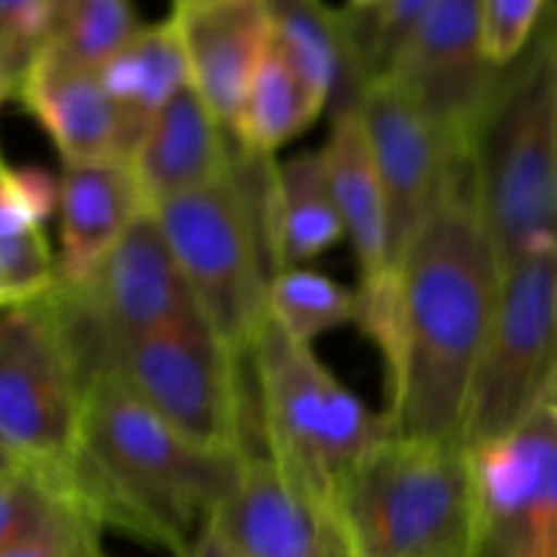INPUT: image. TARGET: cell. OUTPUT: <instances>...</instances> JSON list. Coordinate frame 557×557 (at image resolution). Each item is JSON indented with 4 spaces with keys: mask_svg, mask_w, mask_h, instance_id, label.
Segmentation results:
<instances>
[{
    "mask_svg": "<svg viewBox=\"0 0 557 557\" xmlns=\"http://www.w3.org/2000/svg\"><path fill=\"white\" fill-rule=\"evenodd\" d=\"M395 270L400 319L395 359L386 364L392 435L462 444L504 277L473 199L471 169L430 212Z\"/></svg>",
    "mask_w": 557,
    "mask_h": 557,
    "instance_id": "obj_1",
    "label": "cell"
},
{
    "mask_svg": "<svg viewBox=\"0 0 557 557\" xmlns=\"http://www.w3.org/2000/svg\"><path fill=\"white\" fill-rule=\"evenodd\" d=\"M245 457L180 435L114 375L85 386L82 441L58 495L147 544L185 557L232 495Z\"/></svg>",
    "mask_w": 557,
    "mask_h": 557,
    "instance_id": "obj_2",
    "label": "cell"
},
{
    "mask_svg": "<svg viewBox=\"0 0 557 557\" xmlns=\"http://www.w3.org/2000/svg\"><path fill=\"white\" fill-rule=\"evenodd\" d=\"M473 199L500 270L557 256V3L500 71L471 150Z\"/></svg>",
    "mask_w": 557,
    "mask_h": 557,
    "instance_id": "obj_3",
    "label": "cell"
},
{
    "mask_svg": "<svg viewBox=\"0 0 557 557\" xmlns=\"http://www.w3.org/2000/svg\"><path fill=\"white\" fill-rule=\"evenodd\" d=\"M332 515L351 557H473L471 449L389 435L343 476Z\"/></svg>",
    "mask_w": 557,
    "mask_h": 557,
    "instance_id": "obj_4",
    "label": "cell"
},
{
    "mask_svg": "<svg viewBox=\"0 0 557 557\" xmlns=\"http://www.w3.org/2000/svg\"><path fill=\"white\" fill-rule=\"evenodd\" d=\"M272 158L239 150L221 183L150 207L201 319L237 357H248L270 315L272 261L261 228V194Z\"/></svg>",
    "mask_w": 557,
    "mask_h": 557,
    "instance_id": "obj_5",
    "label": "cell"
},
{
    "mask_svg": "<svg viewBox=\"0 0 557 557\" xmlns=\"http://www.w3.org/2000/svg\"><path fill=\"white\" fill-rule=\"evenodd\" d=\"M248 359L259 386L267 460L288 484L332 511L343 476L392 435L389 419L370 411L272 315L261 324Z\"/></svg>",
    "mask_w": 557,
    "mask_h": 557,
    "instance_id": "obj_6",
    "label": "cell"
},
{
    "mask_svg": "<svg viewBox=\"0 0 557 557\" xmlns=\"http://www.w3.org/2000/svg\"><path fill=\"white\" fill-rule=\"evenodd\" d=\"M243 359L205 319H190L117 343L98 375H114L201 449L250 460Z\"/></svg>",
    "mask_w": 557,
    "mask_h": 557,
    "instance_id": "obj_7",
    "label": "cell"
},
{
    "mask_svg": "<svg viewBox=\"0 0 557 557\" xmlns=\"http://www.w3.org/2000/svg\"><path fill=\"white\" fill-rule=\"evenodd\" d=\"M82 389L101 373L117 343L201 319L188 283L150 210L136 215L82 286L49 292Z\"/></svg>",
    "mask_w": 557,
    "mask_h": 557,
    "instance_id": "obj_8",
    "label": "cell"
},
{
    "mask_svg": "<svg viewBox=\"0 0 557 557\" xmlns=\"http://www.w3.org/2000/svg\"><path fill=\"white\" fill-rule=\"evenodd\" d=\"M82 400L49 294L0 305V444L54 493L79 451Z\"/></svg>",
    "mask_w": 557,
    "mask_h": 557,
    "instance_id": "obj_9",
    "label": "cell"
},
{
    "mask_svg": "<svg viewBox=\"0 0 557 557\" xmlns=\"http://www.w3.org/2000/svg\"><path fill=\"white\" fill-rule=\"evenodd\" d=\"M557 395V256L506 267L487 348L473 379L462 444L525 428Z\"/></svg>",
    "mask_w": 557,
    "mask_h": 557,
    "instance_id": "obj_10",
    "label": "cell"
},
{
    "mask_svg": "<svg viewBox=\"0 0 557 557\" xmlns=\"http://www.w3.org/2000/svg\"><path fill=\"white\" fill-rule=\"evenodd\" d=\"M479 16L482 3L473 0H430L386 79L433 123L449 150L468 163L504 71L484 58Z\"/></svg>",
    "mask_w": 557,
    "mask_h": 557,
    "instance_id": "obj_11",
    "label": "cell"
},
{
    "mask_svg": "<svg viewBox=\"0 0 557 557\" xmlns=\"http://www.w3.org/2000/svg\"><path fill=\"white\" fill-rule=\"evenodd\" d=\"M476 555L557 557V424L547 411L471 449Z\"/></svg>",
    "mask_w": 557,
    "mask_h": 557,
    "instance_id": "obj_12",
    "label": "cell"
},
{
    "mask_svg": "<svg viewBox=\"0 0 557 557\" xmlns=\"http://www.w3.org/2000/svg\"><path fill=\"white\" fill-rule=\"evenodd\" d=\"M389 212L392 270L471 163L460 161L428 117L392 82L368 87L359 103Z\"/></svg>",
    "mask_w": 557,
    "mask_h": 557,
    "instance_id": "obj_13",
    "label": "cell"
},
{
    "mask_svg": "<svg viewBox=\"0 0 557 557\" xmlns=\"http://www.w3.org/2000/svg\"><path fill=\"white\" fill-rule=\"evenodd\" d=\"M212 522L237 557H351L335 515L288 484L267 457L245 460Z\"/></svg>",
    "mask_w": 557,
    "mask_h": 557,
    "instance_id": "obj_14",
    "label": "cell"
},
{
    "mask_svg": "<svg viewBox=\"0 0 557 557\" xmlns=\"http://www.w3.org/2000/svg\"><path fill=\"white\" fill-rule=\"evenodd\" d=\"M172 25L183 44L190 87L232 131L256 65L272 41L264 0H183Z\"/></svg>",
    "mask_w": 557,
    "mask_h": 557,
    "instance_id": "obj_15",
    "label": "cell"
},
{
    "mask_svg": "<svg viewBox=\"0 0 557 557\" xmlns=\"http://www.w3.org/2000/svg\"><path fill=\"white\" fill-rule=\"evenodd\" d=\"M237 141L210 112L199 92L185 85L147 128L131 158L147 207L221 183L234 166Z\"/></svg>",
    "mask_w": 557,
    "mask_h": 557,
    "instance_id": "obj_16",
    "label": "cell"
},
{
    "mask_svg": "<svg viewBox=\"0 0 557 557\" xmlns=\"http://www.w3.org/2000/svg\"><path fill=\"white\" fill-rule=\"evenodd\" d=\"M145 210L150 207L128 161L65 163L58 286H82Z\"/></svg>",
    "mask_w": 557,
    "mask_h": 557,
    "instance_id": "obj_17",
    "label": "cell"
},
{
    "mask_svg": "<svg viewBox=\"0 0 557 557\" xmlns=\"http://www.w3.org/2000/svg\"><path fill=\"white\" fill-rule=\"evenodd\" d=\"M16 98L52 136L65 163L128 161L123 117L98 74L74 69L44 47Z\"/></svg>",
    "mask_w": 557,
    "mask_h": 557,
    "instance_id": "obj_18",
    "label": "cell"
},
{
    "mask_svg": "<svg viewBox=\"0 0 557 557\" xmlns=\"http://www.w3.org/2000/svg\"><path fill=\"white\" fill-rule=\"evenodd\" d=\"M321 161L343 232L357 253L362 281L392 272L389 212L359 109L332 117L330 139L321 147Z\"/></svg>",
    "mask_w": 557,
    "mask_h": 557,
    "instance_id": "obj_19",
    "label": "cell"
},
{
    "mask_svg": "<svg viewBox=\"0 0 557 557\" xmlns=\"http://www.w3.org/2000/svg\"><path fill=\"white\" fill-rule=\"evenodd\" d=\"M261 228L272 272L330 250L343 237V221L332 201L321 152H302L275 163L261 201Z\"/></svg>",
    "mask_w": 557,
    "mask_h": 557,
    "instance_id": "obj_20",
    "label": "cell"
},
{
    "mask_svg": "<svg viewBox=\"0 0 557 557\" xmlns=\"http://www.w3.org/2000/svg\"><path fill=\"white\" fill-rule=\"evenodd\" d=\"M272 41L313 96L319 112L332 117L359 109L364 85L354 69L337 9L313 0H272Z\"/></svg>",
    "mask_w": 557,
    "mask_h": 557,
    "instance_id": "obj_21",
    "label": "cell"
},
{
    "mask_svg": "<svg viewBox=\"0 0 557 557\" xmlns=\"http://www.w3.org/2000/svg\"><path fill=\"white\" fill-rule=\"evenodd\" d=\"M101 87L117 107L125 128V158H134L156 114L190 85L183 44L172 20L141 30L98 71Z\"/></svg>",
    "mask_w": 557,
    "mask_h": 557,
    "instance_id": "obj_22",
    "label": "cell"
},
{
    "mask_svg": "<svg viewBox=\"0 0 557 557\" xmlns=\"http://www.w3.org/2000/svg\"><path fill=\"white\" fill-rule=\"evenodd\" d=\"M319 117L321 112L305 82L275 41H270L232 123L237 147L250 156L270 158Z\"/></svg>",
    "mask_w": 557,
    "mask_h": 557,
    "instance_id": "obj_23",
    "label": "cell"
},
{
    "mask_svg": "<svg viewBox=\"0 0 557 557\" xmlns=\"http://www.w3.org/2000/svg\"><path fill=\"white\" fill-rule=\"evenodd\" d=\"M58 283V259L44 226L14 183V166L0 158V305L41 299Z\"/></svg>",
    "mask_w": 557,
    "mask_h": 557,
    "instance_id": "obj_24",
    "label": "cell"
},
{
    "mask_svg": "<svg viewBox=\"0 0 557 557\" xmlns=\"http://www.w3.org/2000/svg\"><path fill=\"white\" fill-rule=\"evenodd\" d=\"M428 5L430 0H364L337 9L364 92L389 79Z\"/></svg>",
    "mask_w": 557,
    "mask_h": 557,
    "instance_id": "obj_25",
    "label": "cell"
},
{
    "mask_svg": "<svg viewBox=\"0 0 557 557\" xmlns=\"http://www.w3.org/2000/svg\"><path fill=\"white\" fill-rule=\"evenodd\" d=\"M139 30V14L123 0H65L47 47L74 69L98 74Z\"/></svg>",
    "mask_w": 557,
    "mask_h": 557,
    "instance_id": "obj_26",
    "label": "cell"
},
{
    "mask_svg": "<svg viewBox=\"0 0 557 557\" xmlns=\"http://www.w3.org/2000/svg\"><path fill=\"white\" fill-rule=\"evenodd\" d=\"M267 299L272 321L305 346L324 332L357 319V294L337 286L332 277L302 267L275 272Z\"/></svg>",
    "mask_w": 557,
    "mask_h": 557,
    "instance_id": "obj_27",
    "label": "cell"
},
{
    "mask_svg": "<svg viewBox=\"0 0 557 557\" xmlns=\"http://www.w3.org/2000/svg\"><path fill=\"white\" fill-rule=\"evenodd\" d=\"M101 533L103 525L96 517L60 495L54 509L0 557H107Z\"/></svg>",
    "mask_w": 557,
    "mask_h": 557,
    "instance_id": "obj_28",
    "label": "cell"
},
{
    "mask_svg": "<svg viewBox=\"0 0 557 557\" xmlns=\"http://www.w3.org/2000/svg\"><path fill=\"white\" fill-rule=\"evenodd\" d=\"M54 16L52 0H0V74L14 85V96L52 38Z\"/></svg>",
    "mask_w": 557,
    "mask_h": 557,
    "instance_id": "obj_29",
    "label": "cell"
},
{
    "mask_svg": "<svg viewBox=\"0 0 557 557\" xmlns=\"http://www.w3.org/2000/svg\"><path fill=\"white\" fill-rule=\"evenodd\" d=\"M547 9V0H484L479 16L484 58L498 69L517 63L536 38Z\"/></svg>",
    "mask_w": 557,
    "mask_h": 557,
    "instance_id": "obj_30",
    "label": "cell"
},
{
    "mask_svg": "<svg viewBox=\"0 0 557 557\" xmlns=\"http://www.w3.org/2000/svg\"><path fill=\"white\" fill-rule=\"evenodd\" d=\"M60 495L33 473L0 482V553L38 525Z\"/></svg>",
    "mask_w": 557,
    "mask_h": 557,
    "instance_id": "obj_31",
    "label": "cell"
},
{
    "mask_svg": "<svg viewBox=\"0 0 557 557\" xmlns=\"http://www.w3.org/2000/svg\"><path fill=\"white\" fill-rule=\"evenodd\" d=\"M14 183L20 188L22 199L30 207L38 223H47L60 210V180H54L41 166H20L14 169Z\"/></svg>",
    "mask_w": 557,
    "mask_h": 557,
    "instance_id": "obj_32",
    "label": "cell"
},
{
    "mask_svg": "<svg viewBox=\"0 0 557 557\" xmlns=\"http://www.w3.org/2000/svg\"><path fill=\"white\" fill-rule=\"evenodd\" d=\"M185 557H237V553H234L232 544L226 542V536L218 531L215 522L210 520Z\"/></svg>",
    "mask_w": 557,
    "mask_h": 557,
    "instance_id": "obj_33",
    "label": "cell"
},
{
    "mask_svg": "<svg viewBox=\"0 0 557 557\" xmlns=\"http://www.w3.org/2000/svg\"><path fill=\"white\" fill-rule=\"evenodd\" d=\"M22 473H27V468L22 466V462L16 460V457L11 455L3 444H0V482H3V479L22 476Z\"/></svg>",
    "mask_w": 557,
    "mask_h": 557,
    "instance_id": "obj_34",
    "label": "cell"
},
{
    "mask_svg": "<svg viewBox=\"0 0 557 557\" xmlns=\"http://www.w3.org/2000/svg\"><path fill=\"white\" fill-rule=\"evenodd\" d=\"M9 96H14V85H11V82L0 74V107H3V101Z\"/></svg>",
    "mask_w": 557,
    "mask_h": 557,
    "instance_id": "obj_35",
    "label": "cell"
},
{
    "mask_svg": "<svg viewBox=\"0 0 557 557\" xmlns=\"http://www.w3.org/2000/svg\"><path fill=\"white\" fill-rule=\"evenodd\" d=\"M553 403H557V395H555V397H553Z\"/></svg>",
    "mask_w": 557,
    "mask_h": 557,
    "instance_id": "obj_36",
    "label": "cell"
}]
</instances>
